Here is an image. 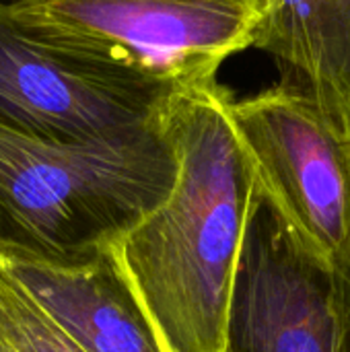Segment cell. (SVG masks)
I'll list each match as a JSON object with an SVG mask.
<instances>
[{
    "label": "cell",
    "instance_id": "5b68a950",
    "mask_svg": "<svg viewBox=\"0 0 350 352\" xmlns=\"http://www.w3.org/2000/svg\"><path fill=\"white\" fill-rule=\"evenodd\" d=\"M177 89L52 47L0 6V122L41 138H89L157 120Z\"/></svg>",
    "mask_w": 350,
    "mask_h": 352
},
{
    "label": "cell",
    "instance_id": "3957f363",
    "mask_svg": "<svg viewBox=\"0 0 350 352\" xmlns=\"http://www.w3.org/2000/svg\"><path fill=\"white\" fill-rule=\"evenodd\" d=\"M31 37L171 89L217 80L225 60L254 47L264 0H8Z\"/></svg>",
    "mask_w": 350,
    "mask_h": 352
},
{
    "label": "cell",
    "instance_id": "7a4b0ae2",
    "mask_svg": "<svg viewBox=\"0 0 350 352\" xmlns=\"http://www.w3.org/2000/svg\"><path fill=\"white\" fill-rule=\"evenodd\" d=\"M175 177L159 116L89 138L0 122V254L62 258L109 245L165 202Z\"/></svg>",
    "mask_w": 350,
    "mask_h": 352
},
{
    "label": "cell",
    "instance_id": "30bf717a",
    "mask_svg": "<svg viewBox=\"0 0 350 352\" xmlns=\"http://www.w3.org/2000/svg\"><path fill=\"white\" fill-rule=\"evenodd\" d=\"M338 352H350V266L336 272Z\"/></svg>",
    "mask_w": 350,
    "mask_h": 352
},
{
    "label": "cell",
    "instance_id": "277c9868",
    "mask_svg": "<svg viewBox=\"0 0 350 352\" xmlns=\"http://www.w3.org/2000/svg\"><path fill=\"white\" fill-rule=\"evenodd\" d=\"M231 118L268 206L334 272L350 266V130L303 85L233 99Z\"/></svg>",
    "mask_w": 350,
    "mask_h": 352
},
{
    "label": "cell",
    "instance_id": "7c38bea8",
    "mask_svg": "<svg viewBox=\"0 0 350 352\" xmlns=\"http://www.w3.org/2000/svg\"><path fill=\"white\" fill-rule=\"evenodd\" d=\"M6 2H8V0H0V4H6Z\"/></svg>",
    "mask_w": 350,
    "mask_h": 352
},
{
    "label": "cell",
    "instance_id": "6da1fadb",
    "mask_svg": "<svg viewBox=\"0 0 350 352\" xmlns=\"http://www.w3.org/2000/svg\"><path fill=\"white\" fill-rule=\"evenodd\" d=\"M219 80L177 89L159 124L177 177L111 250L169 352H225L245 237L262 200Z\"/></svg>",
    "mask_w": 350,
    "mask_h": 352
},
{
    "label": "cell",
    "instance_id": "8992f818",
    "mask_svg": "<svg viewBox=\"0 0 350 352\" xmlns=\"http://www.w3.org/2000/svg\"><path fill=\"white\" fill-rule=\"evenodd\" d=\"M225 352H338L336 272L264 198L245 237Z\"/></svg>",
    "mask_w": 350,
    "mask_h": 352
},
{
    "label": "cell",
    "instance_id": "8fae6325",
    "mask_svg": "<svg viewBox=\"0 0 350 352\" xmlns=\"http://www.w3.org/2000/svg\"><path fill=\"white\" fill-rule=\"evenodd\" d=\"M0 352H10V351H8V346H6V344L2 342V338H0Z\"/></svg>",
    "mask_w": 350,
    "mask_h": 352
},
{
    "label": "cell",
    "instance_id": "9c48e42d",
    "mask_svg": "<svg viewBox=\"0 0 350 352\" xmlns=\"http://www.w3.org/2000/svg\"><path fill=\"white\" fill-rule=\"evenodd\" d=\"M0 338L10 352H85L2 268Z\"/></svg>",
    "mask_w": 350,
    "mask_h": 352
},
{
    "label": "cell",
    "instance_id": "52a82bcc",
    "mask_svg": "<svg viewBox=\"0 0 350 352\" xmlns=\"http://www.w3.org/2000/svg\"><path fill=\"white\" fill-rule=\"evenodd\" d=\"M0 268L85 352H169L111 243L62 258L0 254Z\"/></svg>",
    "mask_w": 350,
    "mask_h": 352
},
{
    "label": "cell",
    "instance_id": "ba28073f",
    "mask_svg": "<svg viewBox=\"0 0 350 352\" xmlns=\"http://www.w3.org/2000/svg\"><path fill=\"white\" fill-rule=\"evenodd\" d=\"M254 47L297 72L350 130V0H264Z\"/></svg>",
    "mask_w": 350,
    "mask_h": 352
}]
</instances>
